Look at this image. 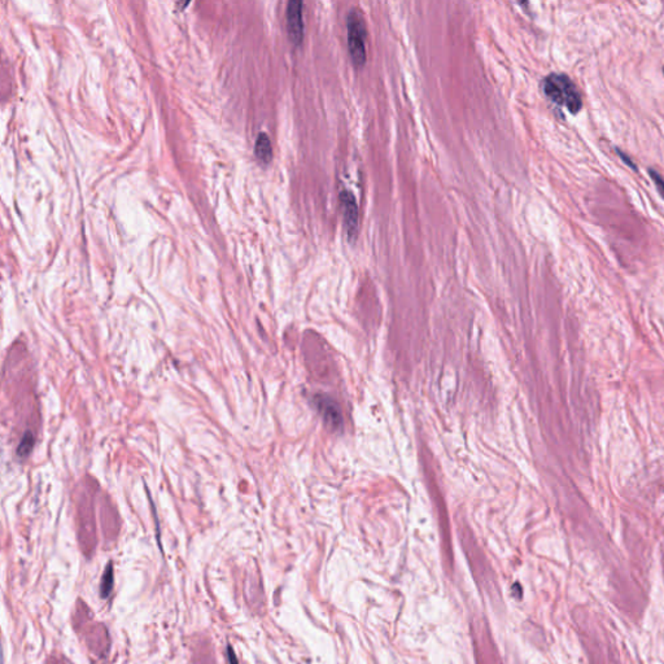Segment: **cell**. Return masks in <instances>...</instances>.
Wrapping results in <instances>:
<instances>
[{
    "label": "cell",
    "instance_id": "cell-1",
    "mask_svg": "<svg viewBox=\"0 0 664 664\" xmlns=\"http://www.w3.org/2000/svg\"><path fill=\"white\" fill-rule=\"evenodd\" d=\"M542 88L545 95L556 104L565 106L571 113L576 115L583 106L581 95L575 83L562 73L549 74L544 79Z\"/></svg>",
    "mask_w": 664,
    "mask_h": 664
},
{
    "label": "cell",
    "instance_id": "cell-2",
    "mask_svg": "<svg viewBox=\"0 0 664 664\" xmlns=\"http://www.w3.org/2000/svg\"><path fill=\"white\" fill-rule=\"evenodd\" d=\"M348 47L355 65L364 67L366 63V25L359 10H352L347 16Z\"/></svg>",
    "mask_w": 664,
    "mask_h": 664
},
{
    "label": "cell",
    "instance_id": "cell-3",
    "mask_svg": "<svg viewBox=\"0 0 664 664\" xmlns=\"http://www.w3.org/2000/svg\"><path fill=\"white\" fill-rule=\"evenodd\" d=\"M340 204L343 208L344 226H346L348 238L349 241H356L359 220H358V205H357L355 195L350 191H343L340 193Z\"/></svg>",
    "mask_w": 664,
    "mask_h": 664
},
{
    "label": "cell",
    "instance_id": "cell-4",
    "mask_svg": "<svg viewBox=\"0 0 664 664\" xmlns=\"http://www.w3.org/2000/svg\"><path fill=\"white\" fill-rule=\"evenodd\" d=\"M287 30L291 42L295 46H300L304 39V21H302V3L299 0H292L287 6Z\"/></svg>",
    "mask_w": 664,
    "mask_h": 664
},
{
    "label": "cell",
    "instance_id": "cell-5",
    "mask_svg": "<svg viewBox=\"0 0 664 664\" xmlns=\"http://www.w3.org/2000/svg\"><path fill=\"white\" fill-rule=\"evenodd\" d=\"M316 400H317L316 404H317L318 410L322 413L325 421L332 428L341 427L343 421H341V415H340V410H339L337 405L327 397H317Z\"/></svg>",
    "mask_w": 664,
    "mask_h": 664
},
{
    "label": "cell",
    "instance_id": "cell-6",
    "mask_svg": "<svg viewBox=\"0 0 664 664\" xmlns=\"http://www.w3.org/2000/svg\"><path fill=\"white\" fill-rule=\"evenodd\" d=\"M254 154L256 157L264 164H269L273 159V147L270 142L269 136L266 134L259 135L256 139V145H254Z\"/></svg>",
    "mask_w": 664,
    "mask_h": 664
},
{
    "label": "cell",
    "instance_id": "cell-7",
    "mask_svg": "<svg viewBox=\"0 0 664 664\" xmlns=\"http://www.w3.org/2000/svg\"><path fill=\"white\" fill-rule=\"evenodd\" d=\"M33 446H34V436H33V433L28 431V432L24 433V436L21 439V443L17 446V451H16L17 457L21 460L28 458L30 453L33 451Z\"/></svg>",
    "mask_w": 664,
    "mask_h": 664
},
{
    "label": "cell",
    "instance_id": "cell-8",
    "mask_svg": "<svg viewBox=\"0 0 664 664\" xmlns=\"http://www.w3.org/2000/svg\"><path fill=\"white\" fill-rule=\"evenodd\" d=\"M113 567H112V563H108L106 566V572L103 575V578H102V584H100V596L103 598L109 597L112 589H113Z\"/></svg>",
    "mask_w": 664,
    "mask_h": 664
},
{
    "label": "cell",
    "instance_id": "cell-9",
    "mask_svg": "<svg viewBox=\"0 0 664 664\" xmlns=\"http://www.w3.org/2000/svg\"><path fill=\"white\" fill-rule=\"evenodd\" d=\"M650 175H651V178H653V181H654L655 184H656V188H658V191H659V193L662 195V197H663L664 199L663 179L661 178V175H659V174L656 173V172H653V170H650Z\"/></svg>",
    "mask_w": 664,
    "mask_h": 664
},
{
    "label": "cell",
    "instance_id": "cell-10",
    "mask_svg": "<svg viewBox=\"0 0 664 664\" xmlns=\"http://www.w3.org/2000/svg\"><path fill=\"white\" fill-rule=\"evenodd\" d=\"M227 658H229V664H239L238 662V658L236 655L234 653L232 646H227Z\"/></svg>",
    "mask_w": 664,
    "mask_h": 664
}]
</instances>
